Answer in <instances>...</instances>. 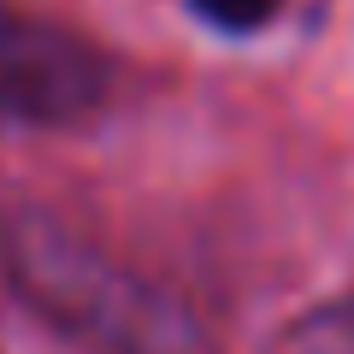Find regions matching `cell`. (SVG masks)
<instances>
[{"instance_id": "obj_1", "label": "cell", "mask_w": 354, "mask_h": 354, "mask_svg": "<svg viewBox=\"0 0 354 354\" xmlns=\"http://www.w3.org/2000/svg\"><path fill=\"white\" fill-rule=\"evenodd\" d=\"M18 283H24V295H36L59 325H71L95 348L177 354V325L171 319L142 301L136 283H124L113 266H95L71 242L24 236V248H18Z\"/></svg>"}, {"instance_id": "obj_2", "label": "cell", "mask_w": 354, "mask_h": 354, "mask_svg": "<svg viewBox=\"0 0 354 354\" xmlns=\"http://www.w3.org/2000/svg\"><path fill=\"white\" fill-rule=\"evenodd\" d=\"M106 88L113 71L83 36L0 0V124H77Z\"/></svg>"}, {"instance_id": "obj_4", "label": "cell", "mask_w": 354, "mask_h": 354, "mask_svg": "<svg viewBox=\"0 0 354 354\" xmlns=\"http://www.w3.org/2000/svg\"><path fill=\"white\" fill-rule=\"evenodd\" d=\"M207 24L218 30H260L266 18L278 12V0H195Z\"/></svg>"}, {"instance_id": "obj_3", "label": "cell", "mask_w": 354, "mask_h": 354, "mask_svg": "<svg viewBox=\"0 0 354 354\" xmlns=\"http://www.w3.org/2000/svg\"><path fill=\"white\" fill-rule=\"evenodd\" d=\"M272 354H354V295L301 313L278 342H272Z\"/></svg>"}]
</instances>
